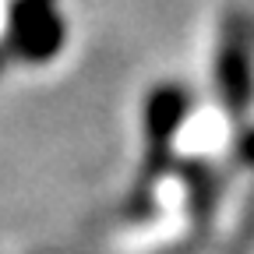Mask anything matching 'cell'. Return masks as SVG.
<instances>
[{"mask_svg":"<svg viewBox=\"0 0 254 254\" xmlns=\"http://www.w3.org/2000/svg\"><path fill=\"white\" fill-rule=\"evenodd\" d=\"M11 43L25 60H50L64 43V21L50 0H18L11 14Z\"/></svg>","mask_w":254,"mask_h":254,"instance_id":"6da1fadb","label":"cell"},{"mask_svg":"<svg viewBox=\"0 0 254 254\" xmlns=\"http://www.w3.org/2000/svg\"><path fill=\"white\" fill-rule=\"evenodd\" d=\"M180 120H184V95L177 88H163L148 99V134L152 138L173 134Z\"/></svg>","mask_w":254,"mask_h":254,"instance_id":"7a4b0ae2","label":"cell"}]
</instances>
